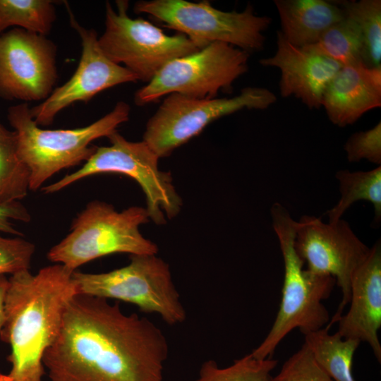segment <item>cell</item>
I'll list each match as a JSON object with an SVG mask.
<instances>
[{
    "mask_svg": "<svg viewBox=\"0 0 381 381\" xmlns=\"http://www.w3.org/2000/svg\"><path fill=\"white\" fill-rule=\"evenodd\" d=\"M294 246L308 270L333 277L341 290L338 308L325 327L329 329L349 303L353 274L366 258L370 248L345 220L329 224L308 215L298 222Z\"/></svg>",
    "mask_w": 381,
    "mask_h": 381,
    "instance_id": "cell-12",
    "label": "cell"
},
{
    "mask_svg": "<svg viewBox=\"0 0 381 381\" xmlns=\"http://www.w3.org/2000/svg\"><path fill=\"white\" fill-rule=\"evenodd\" d=\"M30 220L28 210L20 201L0 203V232L22 236L13 221L29 222Z\"/></svg>",
    "mask_w": 381,
    "mask_h": 381,
    "instance_id": "cell-29",
    "label": "cell"
},
{
    "mask_svg": "<svg viewBox=\"0 0 381 381\" xmlns=\"http://www.w3.org/2000/svg\"><path fill=\"white\" fill-rule=\"evenodd\" d=\"M30 107L22 103L8 108L7 119L16 132L18 151L30 171L31 190H37L58 171L86 162L96 146L91 143L108 137L129 119L131 107L119 102L97 121L73 129H43L32 119Z\"/></svg>",
    "mask_w": 381,
    "mask_h": 381,
    "instance_id": "cell-4",
    "label": "cell"
},
{
    "mask_svg": "<svg viewBox=\"0 0 381 381\" xmlns=\"http://www.w3.org/2000/svg\"><path fill=\"white\" fill-rule=\"evenodd\" d=\"M30 186V171L20 156L16 132L0 122V203L20 201Z\"/></svg>",
    "mask_w": 381,
    "mask_h": 381,
    "instance_id": "cell-21",
    "label": "cell"
},
{
    "mask_svg": "<svg viewBox=\"0 0 381 381\" xmlns=\"http://www.w3.org/2000/svg\"><path fill=\"white\" fill-rule=\"evenodd\" d=\"M1 33L0 32V35H1Z\"/></svg>",
    "mask_w": 381,
    "mask_h": 381,
    "instance_id": "cell-31",
    "label": "cell"
},
{
    "mask_svg": "<svg viewBox=\"0 0 381 381\" xmlns=\"http://www.w3.org/2000/svg\"><path fill=\"white\" fill-rule=\"evenodd\" d=\"M349 162L361 159L380 166L381 164V123L373 128L352 134L344 145Z\"/></svg>",
    "mask_w": 381,
    "mask_h": 381,
    "instance_id": "cell-28",
    "label": "cell"
},
{
    "mask_svg": "<svg viewBox=\"0 0 381 381\" xmlns=\"http://www.w3.org/2000/svg\"><path fill=\"white\" fill-rule=\"evenodd\" d=\"M35 247L20 237L0 236V275L29 270Z\"/></svg>",
    "mask_w": 381,
    "mask_h": 381,
    "instance_id": "cell-27",
    "label": "cell"
},
{
    "mask_svg": "<svg viewBox=\"0 0 381 381\" xmlns=\"http://www.w3.org/2000/svg\"><path fill=\"white\" fill-rule=\"evenodd\" d=\"M304 344L333 381H356L352 373L353 355L361 341L344 339L326 327L304 335Z\"/></svg>",
    "mask_w": 381,
    "mask_h": 381,
    "instance_id": "cell-19",
    "label": "cell"
},
{
    "mask_svg": "<svg viewBox=\"0 0 381 381\" xmlns=\"http://www.w3.org/2000/svg\"><path fill=\"white\" fill-rule=\"evenodd\" d=\"M270 213L283 256L284 276L274 322L264 340L250 353L257 359L271 358L280 341L296 328L305 335L327 326L329 315L322 301L329 296L336 282L330 275L303 270L305 262L294 246L298 222L278 202L272 205Z\"/></svg>",
    "mask_w": 381,
    "mask_h": 381,
    "instance_id": "cell-3",
    "label": "cell"
},
{
    "mask_svg": "<svg viewBox=\"0 0 381 381\" xmlns=\"http://www.w3.org/2000/svg\"><path fill=\"white\" fill-rule=\"evenodd\" d=\"M109 146L97 147L81 168L58 181L42 188L54 193L87 176L106 173L126 175L141 187L146 210L155 224L166 223L181 211L183 202L177 193L171 174L159 169V157L143 140H127L115 131L107 137Z\"/></svg>",
    "mask_w": 381,
    "mask_h": 381,
    "instance_id": "cell-6",
    "label": "cell"
},
{
    "mask_svg": "<svg viewBox=\"0 0 381 381\" xmlns=\"http://www.w3.org/2000/svg\"><path fill=\"white\" fill-rule=\"evenodd\" d=\"M128 1H116L117 11L105 4V29L99 45L111 61L132 72L138 80L149 83L169 61L199 49L183 34L167 35L142 18L128 15Z\"/></svg>",
    "mask_w": 381,
    "mask_h": 381,
    "instance_id": "cell-9",
    "label": "cell"
},
{
    "mask_svg": "<svg viewBox=\"0 0 381 381\" xmlns=\"http://www.w3.org/2000/svg\"><path fill=\"white\" fill-rule=\"evenodd\" d=\"M79 294L116 299L155 313L169 325L185 322L186 312L172 279L169 265L154 255H131L130 262L103 273L74 271Z\"/></svg>",
    "mask_w": 381,
    "mask_h": 381,
    "instance_id": "cell-7",
    "label": "cell"
},
{
    "mask_svg": "<svg viewBox=\"0 0 381 381\" xmlns=\"http://www.w3.org/2000/svg\"><path fill=\"white\" fill-rule=\"evenodd\" d=\"M54 1L50 0H0V32L16 26L47 36L56 20Z\"/></svg>",
    "mask_w": 381,
    "mask_h": 381,
    "instance_id": "cell-23",
    "label": "cell"
},
{
    "mask_svg": "<svg viewBox=\"0 0 381 381\" xmlns=\"http://www.w3.org/2000/svg\"><path fill=\"white\" fill-rule=\"evenodd\" d=\"M8 283L6 275H0V331L4 323V301Z\"/></svg>",
    "mask_w": 381,
    "mask_h": 381,
    "instance_id": "cell-30",
    "label": "cell"
},
{
    "mask_svg": "<svg viewBox=\"0 0 381 381\" xmlns=\"http://www.w3.org/2000/svg\"><path fill=\"white\" fill-rule=\"evenodd\" d=\"M65 4L70 25L80 39L81 56L78 68L71 78L54 89L42 103L30 108V114L38 126L51 125L58 113L75 102H87L104 90L138 80L128 69L105 56L99 45L96 31L82 26L68 3Z\"/></svg>",
    "mask_w": 381,
    "mask_h": 381,
    "instance_id": "cell-14",
    "label": "cell"
},
{
    "mask_svg": "<svg viewBox=\"0 0 381 381\" xmlns=\"http://www.w3.org/2000/svg\"><path fill=\"white\" fill-rule=\"evenodd\" d=\"M326 56L341 66L363 63V40L358 27L351 18H344L329 28L314 44L303 47Z\"/></svg>",
    "mask_w": 381,
    "mask_h": 381,
    "instance_id": "cell-22",
    "label": "cell"
},
{
    "mask_svg": "<svg viewBox=\"0 0 381 381\" xmlns=\"http://www.w3.org/2000/svg\"><path fill=\"white\" fill-rule=\"evenodd\" d=\"M341 194L337 203L327 212L329 224H335L353 203L366 200L374 207L375 219H381V167L363 171L340 170L336 173Z\"/></svg>",
    "mask_w": 381,
    "mask_h": 381,
    "instance_id": "cell-20",
    "label": "cell"
},
{
    "mask_svg": "<svg viewBox=\"0 0 381 381\" xmlns=\"http://www.w3.org/2000/svg\"><path fill=\"white\" fill-rule=\"evenodd\" d=\"M277 100L270 90L246 87L230 98L198 99L172 93L148 120L143 140L159 158L198 135L207 125L238 111L265 109Z\"/></svg>",
    "mask_w": 381,
    "mask_h": 381,
    "instance_id": "cell-11",
    "label": "cell"
},
{
    "mask_svg": "<svg viewBox=\"0 0 381 381\" xmlns=\"http://www.w3.org/2000/svg\"><path fill=\"white\" fill-rule=\"evenodd\" d=\"M278 361L271 358L257 359L250 353L221 368L213 360L205 361L193 381H269Z\"/></svg>",
    "mask_w": 381,
    "mask_h": 381,
    "instance_id": "cell-25",
    "label": "cell"
},
{
    "mask_svg": "<svg viewBox=\"0 0 381 381\" xmlns=\"http://www.w3.org/2000/svg\"><path fill=\"white\" fill-rule=\"evenodd\" d=\"M277 47L273 56L262 59L260 63L279 69L281 95L294 96L309 109H320L326 87L341 66L305 47L291 44L280 31Z\"/></svg>",
    "mask_w": 381,
    "mask_h": 381,
    "instance_id": "cell-16",
    "label": "cell"
},
{
    "mask_svg": "<svg viewBox=\"0 0 381 381\" xmlns=\"http://www.w3.org/2000/svg\"><path fill=\"white\" fill-rule=\"evenodd\" d=\"M149 220L145 207L133 206L118 212L110 204L92 201L74 219L71 232L49 250L47 258L74 272L108 255L157 254V244L140 231Z\"/></svg>",
    "mask_w": 381,
    "mask_h": 381,
    "instance_id": "cell-5",
    "label": "cell"
},
{
    "mask_svg": "<svg viewBox=\"0 0 381 381\" xmlns=\"http://www.w3.org/2000/svg\"><path fill=\"white\" fill-rule=\"evenodd\" d=\"M133 10L185 35L199 49L219 42L248 53L260 51L265 43L263 32L272 21L267 16L256 15L250 4L241 12L224 11L207 1H139Z\"/></svg>",
    "mask_w": 381,
    "mask_h": 381,
    "instance_id": "cell-8",
    "label": "cell"
},
{
    "mask_svg": "<svg viewBox=\"0 0 381 381\" xmlns=\"http://www.w3.org/2000/svg\"><path fill=\"white\" fill-rule=\"evenodd\" d=\"M283 37L291 44L303 47L315 43L332 25L344 17L333 1L324 0H275Z\"/></svg>",
    "mask_w": 381,
    "mask_h": 381,
    "instance_id": "cell-18",
    "label": "cell"
},
{
    "mask_svg": "<svg viewBox=\"0 0 381 381\" xmlns=\"http://www.w3.org/2000/svg\"><path fill=\"white\" fill-rule=\"evenodd\" d=\"M350 308L337 320V333L344 339L367 342L379 363L381 344V246L377 241L353 274Z\"/></svg>",
    "mask_w": 381,
    "mask_h": 381,
    "instance_id": "cell-15",
    "label": "cell"
},
{
    "mask_svg": "<svg viewBox=\"0 0 381 381\" xmlns=\"http://www.w3.org/2000/svg\"><path fill=\"white\" fill-rule=\"evenodd\" d=\"M269 381H333L315 359L311 351L303 344L301 348L285 361L281 370Z\"/></svg>",
    "mask_w": 381,
    "mask_h": 381,
    "instance_id": "cell-26",
    "label": "cell"
},
{
    "mask_svg": "<svg viewBox=\"0 0 381 381\" xmlns=\"http://www.w3.org/2000/svg\"><path fill=\"white\" fill-rule=\"evenodd\" d=\"M337 4L344 15L359 28L364 46L363 63L369 67H381V1H343Z\"/></svg>",
    "mask_w": 381,
    "mask_h": 381,
    "instance_id": "cell-24",
    "label": "cell"
},
{
    "mask_svg": "<svg viewBox=\"0 0 381 381\" xmlns=\"http://www.w3.org/2000/svg\"><path fill=\"white\" fill-rule=\"evenodd\" d=\"M249 53L224 42H213L193 54L167 64L145 86L134 102L143 106L172 93L213 99L231 91L233 83L248 71Z\"/></svg>",
    "mask_w": 381,
    "mask_h": 381,
    "instance_id": "cell-10",
    "label": "cell"
},
{
    "mask_svg": "<svg viewBox=\"0 0 381 381\" xmlns=\"http://www.w3.org/2000/svg\"><path fill=\"white\" fill-rule=\"evenodd\" d=\"M73 272L54 264L8 279L0 339L11 347V368L0 374V381H42L44 353L59 334L68 303L78 294Z\"/></svg>",
    "mask_w": 381,
    "mask_h": 381,
    "instance_id": "cell-2",
    "label": "cell"
},
{
    "mask_svg": "<svg viewBox=\"0 0 381 381\" xmlns=\"http://www.w3.org/2000/svg\"><path fill=\"white\" fill-rule=\"evenodd\" d=\"M381 106V67L363 62L344 66L325 88L322 107L330 121L345 127Z\"/></svg>",
    "mask_w": 381,
    "mask_h": 381,
    "instance_id": "cell-17",
    "label": "cell"
},
{
    "mask_svg": "<svg viewBox=\"0 0 381 381\" xmlns=\"http://www.w3.org/2000/svg\"><path fill=\"white\" fill-rule=\"evenodd\" d=\"M169 344L150 320L77 294L43 364L50 381H163Z\"/></svg>",
    "mask_w": 381,
    "mask_h": 381,
    "instance_id": "cell-1",
    "label": "cell"
},
{
    "mask_svg": "<svg viewBox=\"0 0 381 381\" xmlns=\"http://www.w3.org/2000/svg\"><path fill=\"white\" fill-rule=\"evenodd\" d=\"M56 46L47 36L15 28L0 35V97L45 100L57 80Z\"/></svg>",
    "mask_w": 381,
    "mask_h": 381,
    "instance_id": "cell-13",
    "label": "cell"
}]
</instances>
